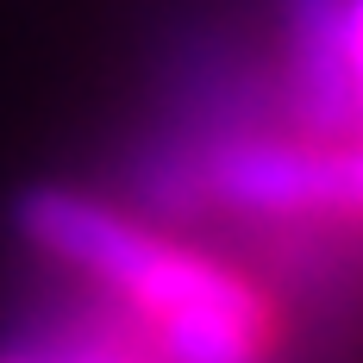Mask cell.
I'll use <instances>...</instances> for the list:
<instances>
[{
    "label": "cell",
    "mask_w": 363,
    "mask_h": 363,
    "mask_svg": "<svg viewBox=\"0 0 363 363\" xmlns=\"http://www.w3.org/2000/svg\"><path fill=\"white\" fill-rule=\"evenodd\" d=\"M19 238L82 276L157 363H276L282 351V313L251 276L113 201L32 188L19 201Z\"/></svg>",
    "instance_id": "6da1fadb"
},
{
    "label": "cell",
    "mask_w": 363,
    "mask_h": 363,
    "mask_svg": "<svg viewBox=\"0 0 363 363\" xmlns=\"http://www.w3.org/2000/svg\"><path fill=\"white\" fill-rule=\"evenodd\" d=\"M0 363H157V357L145 351V338L101 301V307H75L63 320H44V326L6 338Z\"/></svg>",
    "instance_id": "7a4b0ae2"
},
{
    "label": "cell",
    "mask_w": 363,
    "mask_h": 363,
    "mask_svg": "<svg viewBox=\"0 0 363 363\" xmlns=\"http://www.w3.org/2000/svg\"><path fill=\"white\" fill-rule=\"evenodd\" d=\"M338 38H345V69L357 101V138H363V0H338Z\"/></svg>",
    "instance_id": "3957f363"
}]
</instances>
